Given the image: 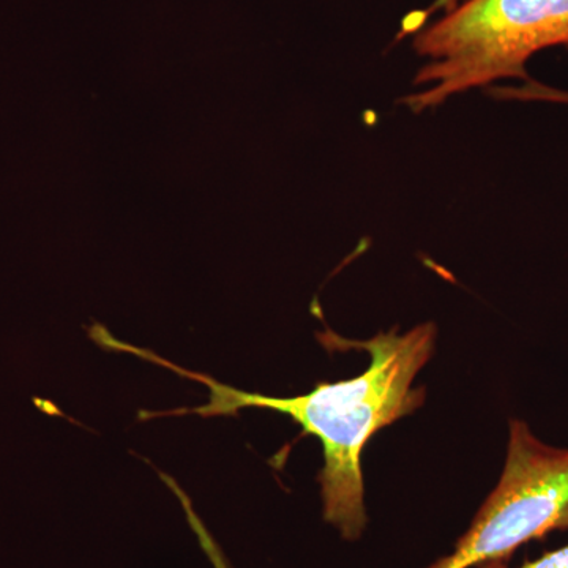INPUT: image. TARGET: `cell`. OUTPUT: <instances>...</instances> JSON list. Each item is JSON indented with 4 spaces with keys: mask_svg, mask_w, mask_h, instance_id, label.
Instances as JSON below:
<instances>
[{
    "mask_svg": "<svg viewBox=\"0 0 568 568\" xmlns=\"http://www.w3.org/2000/svg\"><path fill=\"white\" fill-rule=\"evenodd\" d=\"M95 342L108 349L126 351L207 386L209 402L204 406L164 413L166 416L234 417L242 409L257 407L293 417L305 433L316 436L323 444L320 484L324 519L335 526L345 540L355 541L368 523L362 452L379 429L409 416L424 403V388H414L413 383L435 351L436 327L432 323L420 324L403 335L392 328L366 342H347L368 351L372 357L368 368L353 379L320 383L308 394L293 398H275L226 386L203 373L183 369L152 351L119 342L106 328H100Z\"/></svg>",
    "mask_w": 568,
    "mask_h": 568,
    "instance_id": "6da1fadb",
    "label": "cell"
},
{
    "mask_svg": "<svg viewBox=\"0 0 568 568\" xmlns=\"http://www.w3.org/2000/svg\"><path fill=\"white\" fill-rule=\"evenodd\" d=\"M556 47H568V0H465L414 36L424 63L399 103L420 114L474 89L529 81L530 59Z\"/></svg>",
    "mask_w": 568,
    "mask_h": 568,
    "instance_id": "7a4b0ae2",
    "label": "cell"
},
{
    "mask_svg": "<svg viewBox=\"0 0 568 568\" xmlns=\"http://www.w3.org/2000/svg\"><path fill=\"white\" fill-rule=\"evenodd\" d=\"M568 529V448L541 443L510 420L506 466L452 555L426 568L507 564L519 547Z\"/></svg>",
    "mask_w": 568,
    "mask_h": 568,
    "instance_id": "3957f363",
    "label": "cell"
},
{
    "mask_svg": "<svg viewBox=\"0 0 568 568\" xmlns=\"http://www.w3.org/2000/svg\"><path fill=\"white\" fill-rule=\"evenodd\" d=\"M164 481L170 485L174 495L178 496L179 500H181L183 511H185L186 515V521H189L190 528H192L194 536H196L197 541H200V547L203 549L205 558H207L209 562L212 564V568H234L231 566L230 559L224 555L219 541L215 540L211 530H209L207 526L204 525L203 519H201L200 515L194 511L192 500L186 496V493L175 484L173 478L166 477L164 478Z\"/></svg>",
    "mask_w": 568,
    "mask_h": 568,
    "instance_id": "277c9868",
    "label": "cell"
},
{
    "mask_svg": "<svg viewBox=\"0 0 568 568\" xmlns=\"http://www.w3.org/2000/svg\"><path fill=\"white\" fill-rule=\"evenodd\" d=\"M491 95L500 100H525V102H552L568 104V92L549 88L537 81H526L521 88L491 89Z\"/></svg>",
    "mask_w": 568,
    "mask_h": 568,
    "instance_id": "5b68a950",
    "label": "cell"
},
{
    "mask_svg": "<svg viewBox=\"0 0 568 568\" xmlns=\"http://www.w3.org/2000/svg\"><path fill=\"white\" fill-rule=\"evenodd\" d=\"M481 568H507V564H491V566ZM519 568H568V545L556 549V551L547 552L541 558L530 560Z\"/></svg>",
    "mask_w": 568,
    "mask_h": 568,
    "instance_id": "8992f818",
    "label": "cell"
},
{
    "mask_svg": "<svg viewBox=\"0 0 568 568\" xmlns=\"http://www.w3.org/2000/svg\"><path fill=\"white\" fill-rule=\"evenodd\" d=\"M459 2H462V0H435V2L425 10V14L429 17V14L436 13V11L448 13V11L454 10Z\"/></svg>",
    "mask_w": 568,
    "mask_h": 568,
    "instance_id": "52a82bcc",
    "label": "cell"
}]
</instances>
